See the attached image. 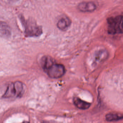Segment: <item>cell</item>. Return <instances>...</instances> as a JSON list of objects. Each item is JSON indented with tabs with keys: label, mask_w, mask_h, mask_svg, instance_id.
<instances>
[{
	"label": "cell",
	"mask_w": 123,
	"mask_h": 123,
	"mask_svg": "<svg viewBox=\"0 0 123 123\" xmlns=\"http://www.w3.org/2000/svg\"><path fill=\"white\" fill-rule=\"evenodd\" d=\"M11 2H18L19 0H9Z\"/></svg>",
	"instance_id": "30bf717a"
},
{
	"label": "cell",
	"mask_w": 123,
	"mask_h": 123,
	"mask_svg": "<svg viewBox=\"0 0 123 123\" xmlns=\"http://www.w3.org/2000/svg\"><path fill=\"white\" fill-rule=\"evenodd\" d=\"M41 62L44 71L51 78L57 79L62 77L65 74L64 66L56 63L51 57L44 56L41 59Z\"/></svg>",
	"instance_id": "6da1fadb"
},
{
	"label": "cell",
	"mask_w": 123,
	"mask_h": 123,
	"mask_svg": "<svg viewBox=\"0 0 123 123\" xmlns=\"http://www.w3.org/2000/svg\"><path fill=\"white\" fill-rule=\"evenodd\" d=\"M25 28V33L27 37H38L42 34V29L37 25L35 22L30 19L25 20L24 18L21 19Z\"/></svg>",
	"instance_id": "3957f363"
},
{
	"label": "cell",
	"mask_w": 123,
	"mask_h": 123,
	"mask_svg": "<svg viewBox=\"0 0 123 123\" xmlns=\"http://www.w3.org/2000/svg\"><path fill=\"white\" fill-rule=\"evenodd\" d=\"M122 16H118L115 18H108V32L111 34L122 33L123 31Z\"/></svg>",
	"instance_id": "277c9868"
},
{
	"label": "cell",
	"mask_w": 123,
	"mask_h": 123,
	"mask_svg": "<svg viewBox=\"0 0 123 123\" xmlns=\"http://www.w3.org/2000/svg\"><path fill=\"white\" fill-rule=\"evenodd\" d=\"M11 35V30L9 26L4 22H0V36L9 37Z\"/></svg>",
	"instance_id": "52a82bcc"
},
{
	"label": "cell",
	"mask_w": 123,
	"mask_h": 123,
	"mask_svg": "<svg viewBox=\"0 0 123 123\" xmlns=\"http://www.w3.org/2000/svg\"><path fill=\"white\" fill-rule=\"evenodd\" d=\"M78 7L81 12H93L96 9V6L92 2H83L80 3Z\"/></svg>",
	"instance_id": "5b68a950"
},
{
	"label": "cell",
	"mask_w": 123,
	"mask_h": 123,
	"mask_svg": "<svg viewBox=\"0 0 123 123\" xmlns=\"http://www.w3.org/2000/svg\"><path fill=\"white\" fill-rule=\"evenodd\" d=\"M23 90V83L19 81L12 83L8 85L5 92L2 96L3 98H10L20 97Z\"/></svg>",
	"instance_id": "7a4b0ae2"
},
{
	"label": "cell",
	"mask_w": 123,
	"mask_h": 123,
	"mask_svg": "<svg viewBox=\"0 0 123 123\" xmlns=\"http://www.w3.org/2000/svg\"><path fill=\"white\" fill-rule=\"evenodd\" d=\"M73 103L77 108L82 110L88 109L91 105V104L83 100L78 97H75L74 98Z\"/></svg>",
	"instance_id": "8992f818"
},
{
	"label": "cell",
	"mask_w": 123,
	"mask_h": 123,
	"mask_svg": "<svg viewBox=\"0 0 123 123\" xmlns=\"http://www.w3.org/2000/svg\"><path fill=\"white\" fill-rule=\"evenodd\" d=\"M71 24V21L68 18H62L57 23V26L60 30L65 31L70 26Z\"/></svg>",
	"instance_id": "ba28073f"
},
{
	"label": "cell",
	"mask_w": 123,
	"mask_h": 123,
	"mask_svg": "<svg viewBox=\"0 0 123 123\" xmlns=\"http://www.w3.org/2000/svg\"><path fill=\"white\" fill-rule=\"evenodd\" d=\"M123 118V115L119 113H111L105 116L106 121L109 122L119 121Z\"/></svg>",
	"instance_id": "9c48e42d"
}]
</instances>
